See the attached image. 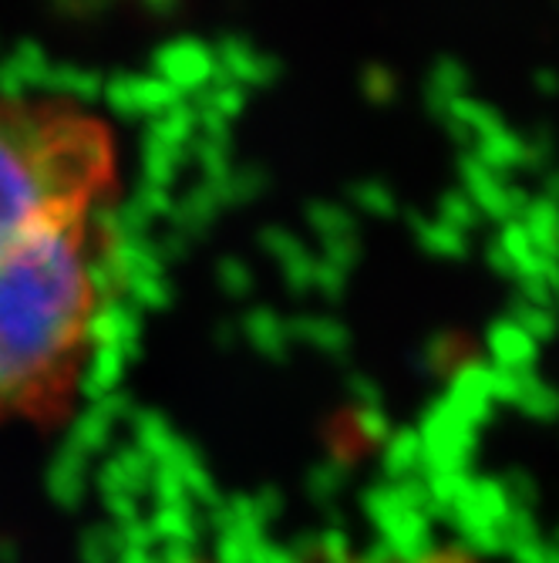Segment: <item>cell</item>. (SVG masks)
Listing matches in <instances>:
<instances>
[{
    "instance_id": "cell-3",
    "label": "cell",
    "mask_w": 559,
    "mask_h": 563,
    "mask_svg": "<svg viewBox=\"0 0 559 563\" xmlns=\"http://www.w3.org/2000/svg\"><path fill=\"white\" fill-rule=\"evenodd\" d=\"M163 563H220L213 556H176V560H163Z\"/></svg>"
},
{
    "instance_id": "cell-2",
    "label": "cell",
    "mask_w": 559,
    "mask_h": 563,
    "mask_svg": "<svg viewBox=\"0 0 559 563\" xmlns=\"http://www.w3.org/2000/svg\"><path fill=\"white\" fill-rule=\"evenodd\" d=\"M303 563H482V556L466 553L459 547H435L418 553H340V556H317Z\"/></svg>"
},
{
    "instance_id": "cell-1",
    "label": "cell",
    "mask_w": 559,
    "mask_h": 563,
    "mask_svg": "<svg viewBox=\"0 0 559 563\" xmlns=\"http://www.w3.org/2000/svg\"><path fill=\"white\" fill-rule=\"evenodd\" d=\"M115 129L65 95L0 88V429L71 419L112 297Z\"/></svg>"
}]
</instances>
